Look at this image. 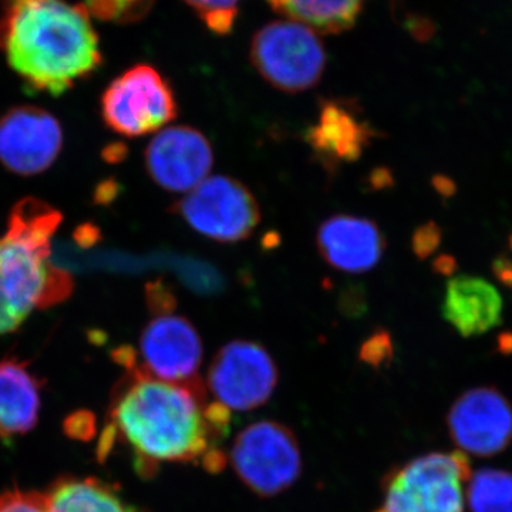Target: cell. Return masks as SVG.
Returning <instances> with one entry per match:
<instances>
[{"instance_id":"30","label":"cell","mask_w":512,"mask_h":512,"mask_svg":"<svg viewBox=\"0 0 512 512\" xmlns=\"http://www.w3.org/2000/svg\"><path fill=\"white\" fill-rule=\"evenodd\" d=\"M497 350L501 355H512V332L510 330L498 333Z\"/></svg>"},{"instance_id":"1","label":"cell","mask_w":512,"mask_h":512,"mask_svg":"<svg viewBox=\"0 0 512 512\" xmlns=\"http://www.w3.org/2000/svg\"><path fill=\"white\" fill-rule=\"evenodd\" d=\"M231 412L210 400L205 383H170L128 369L114 392L101 450L116 441L133 456L138 473L164 463H201L220 471L227 464L221 450Z\"/></svg>"},{"instance_id":"15","label":"cell","mask_w":512,"mask_h":512,"mask_svg":"<svg viewBox=\"0 0 512 512\" xmlns=\"http://www.w3.org/2000/svg\"><path fill=\"white\" fill-rule=\"evenodd\" d=\"M376 137V131L360 119L353 104L328 100L320 104L318 121L306 131V141L326 170L355 163Z\"/></svg>"},{"instance_id":"20","label":"cell","mask_w":512,"mask_h":512,"mask_svg":"<svg viewBox=\"0 0 512 512\" xmlns=\"http://www.w3.org/2000/svg\"><path fill=\"white\" fill-rule=\"evenodd\" d=\"M467 500L471 512H512V474L480 470L470 477Z\"/></svg>"},{"instance_id":"7","label":"cell","mask_w":512,"mask_h":512,"mask_svg":"<svg viewBox=\"0 0 512 512\" xmlns=\"http://www.w3.org/2000/svg\"><path fill=\"white\" fill-rule=\"evenodd\" d=\"M175 215L195 232L221 244L247 241L261 224V208L247 185L212 175L173 205Z\"/></svg>"},{"instance_id":"4","label":"cell","mask_w":512,"mask_h":512,"mask_svg":"<svg viewBox=\"0 0 512 512\" xmlns=\"http://www.w3.org/2000/svg\"><path fill=\"white\" fill-rule=\"evenodd\" d=\"M470 477L463 451L414 458L386 478L375 512H464L463 483Z\"/></svg>"},{"instance_id":"6","label":"cell","mask_w":512,"mask_h":512,"mask_svg":"<svg viewBox=\"0 0 512 512\" xmlns=\"http://www.w3.org/2000/svg\"><path fill=\"white\" fill-rule=\"evenodd\" d=\"M228 458L239 480L259 497L284 493L301 476L298 439L278 421L249 424L235 437Z\"/></svg>"},{"instance_id":"8","label":"cell","mask_w":512,"mask_h":512,"mask_svg":"<svg viewBox=\"0 0 512 512\" xmlns=\"http://www.w3.org/2000/svg\"><path fill=\"white\" fill-rule=\"evenodd\" d=\"M104 123L120 136L134 138L163 130L177 119L173 87L150 64H137L114 79L101 97Z\"/></svg>"},{"instance_id":"24","label":"cell","mask_w":512,"mask_h":512,"mask_svg":"<svg viewBox=\"0 0 512 512\" xmlns=\"http://www.w3.org/2000/svg\"><path fill=\"white\" fill-rule=\"evenodd\" d=\"M443 239V229L436 221H429L414 231L412 237V249L417 258H430L439 249Z\"/></svg>"},{"instance_id":"16","label":"cell","mask_w":512,"mask_h":512,"mask_svg":"<svg viewBox=\"0 0 512 512\" xmlns=\"http://www.w3.org/2000/svg\"><path fill=\"white\" fill-rule=\"evenodd\" d=\"M503 308V298L490 282L458 275L448 281L441 315L463 338H473L500 326Z\"/></svg>"},{"instance_id":"22","label":"cell","mask_w":512,"mask_h":512,"mask_svg":"<svg viewBox=\"0 0 512 512\" xmlns=\"http://www.w3.org/2000/svg\"><path fill=\"white\" fill-rule=\"evenodd\" d=\"M191 6L202 22L217 35H228L234 28L241 0H184Z\"/></svg>"},{"instance_id":"23","label":"cell","mask_w":512,"mask_h":512,"mask_svg":"<svg viewBox=\"0 0 512 512\" xmlns=\"http://www.w3.org/2000/svg\"><path fill=\"white\" fill-rule=\"evenodd\" d=\"M0 512H52L46 493L8 491L0 494Z\"/></svg>"},{"instance_id":"9","label":"cell","mask_w":512,"mask_h":512,"mask_svg":"<svg viewBox=\"0 0 512 512\" xmlns=\"http://www.w3.org/2000/svg\"><path fill=\"white\" fill-rule=\"evenodd\" d=\"M278 380V367L264 346L234 340L212 357L205 387L229 412H249L271 399Z\"/></svg>"},{"instance_id":"31","label":"cell","mask_w":512,"mask_h":512,"mask_svg":"<svg viewBox=\"0 0 512 512\" xmlns=\"http://www.w3.org/2000/svg\"><path fill=\"white\" fill-rule=\"evenodd\" d=\"M508 247H510L512 251V234L510 235V238H508Z\"/></svg>"},{"instance_id":"14","label":"cell","mask_w":512,"mask_h":512,"mask_svg":"<svg viewBox=\"0 0 512 512\" xmlns=\"http://www.w3.org/2000/svg\"><path fill=\"white\" fill-rule=\"evenodd\" d=\"M316 247L326 264L345 274H366L382 261L386 238L375 221L335 215L319 225Z\"/></svg>"},{"instance_id":"27","label":"cell","mask_w":512,"mask_h":512,"mask_svg":"<svg viewBox=\"0 0 512 512\" xmlns=\"http://www.w3.org/2000/svg\"><path fill=\"white\" fill-rule=\"evenodd\" d=\"M491 272L494 278L500 282L504 288L512 291V259L507 255H498L491 264Z\"/></svg>"},{"instance_id":"17","label":"cell","mask_w":512,"mask_h":512,"mask_svg":"<svg viewBox=\"0 0 512 512\" xmlns=\"http://www.w3.org/2000/svg\"><path fill=\"white\" fill-rule=\"evenodd\" d=\"M40 384L28 366L15 359L0 362V437H15L35 427Z\"/></svg>"},{"instance_id":"28","label":"cell","mask_w":512,"mask_h":512,"mask_svg":"<svg viewBox=\"0 0 512 512\" xmlns=\"http://www.w3.org/2000/svg\"><path fill=\"white\" fill-rule=\"evenodd\" d=\"M431 184H433V188L436 190L437 194H439L440 197H443L444 200L456 197L457 183L453 180V178L448 177V175H434L433 180H431Z\"/></svg>"},{"instance_id":"26","label":"cell","mask_w":512,"mask_h":512,"mask_svg":"<svg viewBox=\"0 0 512 512\" xmlns=\"http://www.w3.org/2000/svg\"><path fill=\"white\" fill-rule=\"evenodd\" d=\"M148 303H150L151 312L156 315L173 312L175 298L167 285H151L148 291Z\"/></svg>"},{"instance_id":"25","label":"cell","mask_w":512,"mask_h":512,"mask_svg":"<svg viewBox=\"0 0 512 512\" xmlns=\"http://www.w3.org/2000/svg\"><path fill=\"white\" fill-rule=\"evenodd\" d=\"M393 356V343L389 332L379 330L372 338L367 339L362 348V357L372 365L389 362Z\"/></svg>"},{"instance_id":"3","label":"cell","mask_w":512,"mask_h":512,"mask_svg":"<svg viewBox=\"0 0 512 512\" xmlns=\"http://www.w3.org/2000/svg\"><path fill=\"white\" fill-rule=\"evenodd\" d=\"M62 217L45 202L26 198L10 214L0 237V335L13 332L37 308L64 301L73 288L67 272L50 261Z\"/></svg>"},{"instance_id":"10","label":"cell","mask_w":512,"mask_h":512,"mask_svg":"<svg viewBox=\"0 0 512 512\" xmlns=\"http://www.w3.org/2000/svg\"><path fill=\"white\" fill-rule=\"evenodd\" d=\"M202 356V339L190 320L164 313L143 329L124 366L163 382L191 383L200 380Z\"/></svg>"},{"instance_id":"13","label":"cell","mask_w":512,"mask_h":512,"mask_svg":"<svg viewBox=\"0 0 512 512\" xmlns=\"http://www.w3.org/2000/svg\"><path fill=\"white\" fill-rule=\"evenodd\" d=\"M62 147V126L49 111L20 106L0 119V163L12 173H43L55 163Z\"/></svg>"},{"instance_id":"29","label":"cell","mask_w":512,"mask_h":512,"mask_svg":"<svg viewBox=\"0 0 512 512\" xmlns=\"http://www.w3.org/2000/svg\"><path fill=\"white\" fill-rule=\"evenodd\" d=\"M433 271L441 276H454L458 271V262L453 255L441 254L433 261Z\"/></svg>"},{"instance_id":"5","label":"cell","mask_w":512,"mask_h":512,"mask_svg":"<svg viewBox=\"0 0 512 512\" xmlns=\"http://www.w3.org/2000/svg\"><path fill=\"white\" fill-rule=\"evenodd\" d=\"M251 62L275 89L296 94L320 82L326 53L316 30L295 20H278L255 33Z\"/></svg>"},{"instance_id":"2","label":"cell","mask_w":512,"mask_h":512,"mask_svg":"<svg viewBox=\"0 0 512 512\" xmlns=\"http://www.w3.org/2000/svg\"><path fill=\"white\" fill-rule=\"evenodd\" d=\"M0 52L36 93L60 96L103 63L84 5L66 0H0Z\"/></svg>"},{"instance_id":"19","label":"cell","mask_w":512,"mask_h":512,"mask_svg":"<svg viewBox=\"0 0 512 512\" xmlns=\"http://www.w3.org/2000/svg\"><path fill=\"white\" fill-rule=\"evenodd\" d=\"M52 512H134L106 484L94 478H66L46 493Z\"/></svg>"},{"instance_id":"11","label":"cell","mask_w":512,"mask_h":512,"mask_svg":"<svg viewBox=\"0 0 512 512\" xmlns=\"http://www.w3.org/2000/svg\"><path fill=\"white\" fill-rule=\"evenodd\" d=\"M151 180L165 191L187 194L210 175L214 150L197 128L167 127L160 130L144 151Z\"/></svg>"},{"instance_id":"18","label":"cell","mask_w":512,"mask_h":512,"mask_svg":"<svg viewBox=\"0 0 512 512\" xmlns=\"http://www.w3.org/2000/svg\"><path fill=\"white\" fill-rule=\"evenodd\" d=\"M286 18L303 23L316 32H345L355 25L363 0H268Z\"/></svg>"},{"instance_id":"21","label":"cell","mask_w":512,"mask_h":512,"mask_svg":"<svg viewBox=\"0 0 512 512\" xmlns=\"http://www.w3.org/2000/svg\"><path fill=\"white\" fill-rule=\"evenodd\" d=\"M156 0H86L84 8L103 22L134 23L146 18Z\"/></svg>"},{"instance_id":"12","label":"cell","mask_w":512,"mask_h":512,"mask_svg":"<svg viewBox=\"0 0 512 512\" xmlns=\"http://www.w3.org/2000/svg\"><path fill=\"white\" fill-rule=\"evenodd\" d=\"M448 431L460 451L491 457L507 448L512 440V407L493 387L468 390L451 406Z\"/></svg>"}]
</instances>
